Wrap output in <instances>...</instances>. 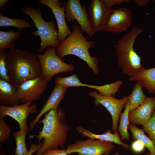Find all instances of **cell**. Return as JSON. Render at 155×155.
<instances>
[{"label":"cell","instance_id":"obj_1","mask_svg":"<svg viewBox=\"0 0 155 155\" xmlns=\"http://www.w3.org/2000/svg\"><path fill=\"white\" fill-rule=\"evenodd\" d=\"M65 114L64 110L59 107L49 111L43 119L38 122L43 124L42 130L39 131L38 134L31 135L29 137L30 138L35 137L39 143L42 140V145L36 155H42L49 149L64 147L69 130L65 120Z\"/></svg>","mask_w":155,"mask_h":155},{"label":"cell","instance_id":"obj_2","mask_svg":"<svg viewBox=\"0 0 155 155\" xmlns=\"http://www.w3.org/2000/svg\"><path fill=\"white\" fill-rule=\"evenodd\" d=\"M6 62L10 82L16 88L25 81L41 76L40 62L36 54L30 51L9 49Z\"/></svg>","mask_w":155,"mask_h":155},{"label":"cell","instance_id":"obj_3","mask_svg":"<svg viewBox=\"0 0 155 155\" xmlns=\"http://www.w3.org/2000/svg\"><path fill=\"white\" fill-rule=\"evenodd\" d=\"M71 34L57 47L55 48L58 56L63 60L65 56L70 55L78 57L87 64L94 75L99 71V62L96 57L90 55L89 49L96 44L94 41H88V37L83 34L80 27L78 24L74 25Z\"/></svg>","mask_w":155,"mask_h":155},{"label":"cell","instance_id":"obj_4","mask_svg":"<svg viewBox=\"0 0 155 155\" xmlns=\"http://www.w3.org/2000/svg\"><path fill=\"white\" fill-rule=\"evenodd\" d=\"M143 29L134 26L115 45L118 65L123 73L130 77L143 69L140 57L133 49L135 42Z\"/></svg>","mask_w":155,"mask_h":155},{"label":"cell","instance_id":"obj_5","mask_svg":"<svg viewBox=\"0 0 155 155\" xmlns=\"http://www.w3.org/2000/svg\"><path fill=\"white\" fill-rule=\"evenodd\" d=\"M22 11L32 20L37 29L36 31L32 32V35L39 36L41 42L38 51L43 53L48 47L56 48L61 44L58 38V31L56 28L55 21L48 22L43 19L41 12L38 8L35 9L31 6H24Z\"/></svg>","mask_w":155,"mask_h":155},{"label":"cell","instance_id":"obj_6","mask_svg":"<svg viewBox=\"0 0 155 155\" xmlns=\"http://www.w3.org/2000/svg\"><path fill=\"white\" fill-rule=\"evenodd\" d=\"M36 55L41 66V76L48 82L59 73L70 72L73 70L74 66L64 62L57 56L55 48L48 47L43 54Z\"/></svg>","mask_w":155,"mask_h":155},{"label":"cell","instance_id":"obj_7","mask_svg":"<svg viewBox=\"0 0 155 155\" xmlns=\"http://www.w3.org/2000/svg\"><path fill=\"white\" fill-rule=\"evenodd\" d=\"M113 143L90 139L80 140L67 146L66 152L68 154L74 153H77L78 155L109 154L115 147Z\"/></svg>","mask_w":155,"mask_h":155},{"label":"cell","instance_id":"obj_8","mask_svg":"<svg viewBox=\"0 0 155 155\" xmlns=\"http://www.w3.org/2000/svg\"><path fill=\"white\" fill-rule=\"evenodd\" d=\"M65 7V19L68 22L76 20L82 32H86L90 37L94 35L85 6L82 5L79 0H68L63 1Z\"/></svg>","mask_w":155,"mask_h":155},{"label":"cell","instance_id":"obj_9","mask_svg":"<svg viewBox=\"0 0 155 155\" xmlns=\"http://www.w3.org/2000/svg\"><path fill=\"white\" fill-rule=\"evenodd\" d=\"M91 96L95 99L96 105L99 104L104 106L111 114L112 120V130L114 133L117 131L118 123L121 112L128 101V96L118 99L114 96H103L99 94L96 91L88 93Z\"/></svg>","mask_w":155,"mask_h":155},{"label":"cell","instance_id":"obj_10","mask_svg":"<svg viewBox=\"0 0 155 155\" xmlns=\"http://www.w3.org/2000/svg\"><path fill=\"white\" fill-rule=\"evenodd\" d=\"M47 82L41 76L23 82L17 88L20 102L25 103L39 100L45 91Z\"/></svg>","mask_w":155,"mask_h":155},{"label":"cell","instance_id":"obj_11","mask_svg":"<svg viewBox=\"0 0 155 155\" xmlns=\"http://www.w3.org/2000/svg\"><path fill=\"white\" fill-rule=\"evenodd\" d=\"M32 101H29L21 105L13 106L0 105V119H3L6 116L13 118L17 122L20 129H25L29 131L27 124V119L30 114L36 113L37 105Z\"/></svg>","mask_w":155,"mask_h":155},{"label":"cell","instance_id":"obj_12","mask_svg":"<svg viewBox=\"0 0 155 155\" xmlns=\"http://www.w3.org/2000/svg\"><path fill=\"white\" fill-rule=\"evenodd\" d=\"M89 18L95 32L103 30L113 11L103 0H92L88 8Z\"/></svg>","mask_w":155,"mask_h":155},{"label":"cell","instance_id":"obj_13","mask_svg":"<svg viewBox=\"0 0 155 155\" xmlns=\"http://www.w3.org/2000/svg\"><path fill=\"white\" fill-rule=\"evenodd\" d=\"M132 20L131 12L128 9L121 7L113 10L103 30L116 33L124 31L130 27Z\"/></svg>","mask_w":155,"mask_h":155},{"label":"cell","instance_id":"obj_14","mask_svg":"<svg viewBox=\"0 0 155 155\" xmlns=\"http://www.w3.org/2000/svg\"><path fill=\"white\" fill-rule=\"evenodd\" d=\"M39 2L48 6L53 13L58 26L59 39L61 43L72 32L66 22L65 7L63 1L60 2L58 0H39Z\"/></svg>","mask_w":155,"mask_h":155},{"label":"cell","instance_id":"obj_15","mask_svg":"<svg viewBox=\"0 0 155 155\" xmlns=\"http://www.w3.org/2000/svg\"><path fill=\"white\" fill-rule=\"evenodd\" d=\"M67 88L59 84H56L49 98L46 100L38 114L30 123L29 131H31L36 124L45 113L52 110H55L59 104L65 94Z\"/></svg>","mask_w":155,"mask_h":155},{"label":"cell","instance_id":"obj_16","mask_svg":"<svg viewBox=\"0 0 155 155\" xmlns=\"http://www.w3.org/2000/svg\"><path fill=\"white\" fill-rule=\"evenodd\" d=\"M155 109V97H147L144 102L129 113V122L143 125L150 119Z\"/></svg>","mask_w":155,"mask_h":155},{"label":"cell","instance_id":"obj_17","mask_svg":"<svg viewBox=\"0 0 155 155\" xmlns=\"http://www.w3.org/2000/svg\"><path fill=\"white\" fill-rule=\"evenodd\" d=\"M17 88L10 82L0 79V103L1 105L13 106L20 102Z\"/></svg>","mask_w":155,"mask_h":155},{"label":"cell","instance_id":"obj_18","mask_svg":"<svg viewBox=\"0 0 155 155\" xmlns=\"http://www.w3.org/2000/svg\"><path fill=\"white\" fill-rule=\"evenodd\" d=\"M130 81L138 82L145 87L149 93L155 94V67L148 69L144 68L129 78Z\"/></svg>","mask_w":155,"mask_h":155},{"label":"cell","instance_id":"obj_19","mask_svg":"<svg viewBox=\"0 0 155 155\" xmlns=\"http://www.w3.org/2000/svg\"><path fill=\"white\" fill-rule=\"evenodd\" d=\"M76 129L79 133L84 136L88 138L89 139L115 143L123 146L126 149L129 150V145L123 143L121 141L118 131L112 133H111V130L109 129L104 134H97L92 133L81 126H78Z\"/></svg>","mask_w":155,"mask_h":155},{"label":"cell","instance_id":"obj_20","mask_svg":"<svg viewBox=\"0 0 155 155\" xmlns=\"http://www.w3.org/2000/svg\"><path fill=\"white\" fill-rule=\"evenodd\" d=\"M128 128L131 133L132 138L140 142L148 149L149 152L146 155H155V144L145 135L143 129H139L134 124L130 123L128 125Z\"/></svg>","mask_w":155,"mask_h":155},{"label":"cell","instance_id":"obj_21","mask_svg":"<svg viewBox=\"0 0 155 155\" xmlns=\"http://www.w3.org/2000/svg\"><path fill=\"white\" fill-rule=\"evenodd\" d=\"M22 32L18 30L14 32L9 30L6 32L0 31V50L14 49L16 45L14 40H18L20 39Z\"/></svg>","mask_w":155,"mask_h":155},{"label":"cell","instance_id":"obj_22","mask_svg":"<svg viewBox=\"0 0 155 155\" xmlns=\"http://www.w3.org/2000/svg\"><path fill=\"white\" fill-rule=\"evenodd\" d=\"M142 86L138 82L134 85L131 94L128 96L129 113L143 103L147 97L144 93Z\"/></svg>","mask_w":155,"mask_h":155},{"label":"cell","instance_id":"obj_23","mask_svg":"<svg viewBox=\"0 0 155 155\" xmlns=\"http://www.w3.org/2000/svg\"><path fill=\"white\" fill-rule=\"evenodd\" d=\"M28 130L26 129H20L13 133L15 141L16 147L14 155H26L28 150L26 144V137Z\"/></svg>","mask_w":155,"mask_h":155},{"label":"cell","instance_id":"obj_24","mask_svg":"<svg viewBox=\"0 0 155 155\" xmlns=\"http://www.w3.org/2000/svg\"><path fill=\"white\" fill-rule=\"evenodd\" d=\"M121 81L118 80L109 84L102 86L89 85L86 84V87L96 90L98 94L103 96H114L123 84Z\"/></svg>","mask_w":155,"mask_h":155},{"label":"cell","instance_id":"obj_25","mask_svg":"<svg viewBox=\"0 0 155 155\" xmlns=\"http://www.w3.org/2000/svg\"><path fill=\"white\" fill-rule=\"evenodd\" d=\"M129 113L128 101L126 103L123 112L121 114L118 131L121 136V139L128 140L129 134L128 132V126L129 124Z\"/></svg>","mask_w":155,"mask_h":155},{"label":"cell","instance_id":"obj_26","mask_svg":"<svg viewBox=\"0 0 155 155\" xmlns=\"http://www.w3.org/2000/svg\"><path fill=\"white\" fill-rule=\"evenodd\" d=\"M12 26L22 31L23 29L30 28L32 25L24 19L10 18L0 14V26Z\"/></svg>","mask_w":155,"mask_h":155},{"label":"cell","instance_id":"obj_27","mask_svg":"<svg viewBox=\"0 0 155 155\" xmlns=\"http://www.w3.org/2000/svg\"><path fill=\"white\" fill-rule=\"evenodd\" d=\"M55 83L59 84L63 87L67 88L71 87L84 86V84L79 79L78 76L74 74L67 77H62L58 76L55 78Z\"/></svg>","mask_w":155,"mask_h":155},{"label":"cell","instance_id":"obj_28","mask_svg":"<svg viewBox=\"0 0 155 155\" xmlns=\"http://www.w3.org/2000/svg\"><path fill=\"white\" fill-rule=\"evenodd\" d=\"M6 53L5 50H0V79L10 82L6 62Z\"/></svg>","mask_w":155,"mask_h":155},{"label":"cell","instance_id":"obj_29","mask_svg":"<svg viewBox=\"0 0 155 155\" xmlns=\"http://www.w3.org/2000/svg\"><path fill=\"white\" fill-rule=\"evenodd\" d=\"M11 131L9 126L4 121L3 119H0V142H3L9 137Z\"/></svg>","mask_w":155,"mask_h":155},{"label":"cell","instance_id":"obj_30","mask_svg":"<svg viewBox=\"0 0 155 155\" xmlns=\"http://www.w3.org/2000/svg\"><path fill=\"white\" fill-rule=\"evenodd\" d=\"M142 129L148 135L155 132V109L151 118L143 125Z\"/></svg>","mask_w":155,"mask_h":155},{"label":"cell","instance_id":"obj_31","mask_svg":"<svg viewBox=\"0 0 155 155\" xmlns=\"http://www.w3.org/2000/svg\"><path fill=\"white\" fill-rule=\"evenodd\" d=\"M144 145L140 141L136 140L132 143L131 146L132 150L136 153H140L143 152L145 149Z\"/></svg>","mask_w":155,"mask_h":155},{"label":"cell","instance_id":"obj_32","mask_svg":"<svg viewBox=\"0 0 155 155\" xmlns=\"http://www.w3.org/2000/svg\"><path fill=\"white\" fill-rule=\"evenodd\" d=\"M66 149L60 150L57 148L51 149L47 150L42 155H67Z\"/></svg>","mask_w":155,"mask_h":155},{"label":"cell","instance_id":"obj_33","mask_svg":"<svg viewBox=\"0 0 155 155\" xmlns=\"http://www.w3.org/2000/svg\"><path fill=\"white\" fill-rule=\"evenodd\" d=\"M104 2L109 6L112 7L114 5H120L124 3H129V0H103Z\"/></svg>","mask_w":155,"mask_h":155},{"label":"cell","instance_id":"obj_34","mask_svg":"<svg viewBox=\"0 0 155 155\" xmlns=\"http://www.w3.org/2000/svg\"><path fill=\"white\" fill-rule=\"evenodd\" d=\"M42 145V142H41L38 144H33L31 143L30 149L28 150V152L26 155H32L33 153L38 150Z\"/></svg>","mask_w":155,"mask_h":155},{"label":"cell","instance_id":"obj_35","mask_svg":"<svg viewBox=\"0 0 155 155\" xmlns=\"http://www.w3.org/2000/svg\"><path fill=\"white\" fill-rule=\"evenodd\" d=\"M134 2L138 6L143 7L147 4L149 2L148 0H134Z\"/></svg>","mask_w":155,"mask_h":155},{"label":"cell","instance_id":"obj_36","mask_svg":"<svg viewBox=\"0 0 155 155\" xmlns=\"http://www.w3.org/2000/svg\"><path fill=\"white\" fill-rule=\"evenodd\" d=\"M10 1L9 0H0V12L1 13V11L2 7L5 5L7 2Z\"/></svg>","mask_w":155,"mask_h":155},{"label":"cell","instance_id":"obj_37","mask_svg":"<svg viewBox=\"0 0 155 155\" xmlns=\"http://www.w3.org/2000/svg\"><path fill=\"white\" fill-rule=\"evenodd\" d=\"M148 135L149 137L152 140L155 144V132L151 133Z\"/></svg>","mask_w":155,"mask_h":155},{"label":"cell","instance_id":"obj_38","mask_svg":"<svg viewBox=\"0 0 155 155\" xmlns=\"http://www.w3.org/2000/svg\"><path fill=\"white\" fill-rule=\"evenodd\" d=\"M0 155H5V154L3 153H0Z\"/></svg>","mask_w":155,"mask_h":155},{"label":"cell","instance_id":"obj_39","mask_svg":"<svg viewBox=\"0 0 155 155\" xmlns=\"http://www.w3.org/2000/svg\"><path fill=\"white\" fill-rule=\"evenodd\" d=\"M114 155H119V154L118 153L116 152L114 154Z\"/></svg>","mask_w":155,"mask_h":155},{"label":"cell","instance_id":"obj_40","mask_svg":"<svg viewBox=\"0 0 155 155\" xmlns=\"http://www.w3.org/2000/svg\"><path fill=\"white\" fill-rule=\"evenodd\" d=\"M104 155H109V154H104Z\"/></svg>","mask_w":155,"mask_h":155},{"label":"cell","instance_id":"obj_41","mask_svg":"<svg viewBox=\"0 0 155 155\" xmlns=\"http://www.w3.org/2000/svg\"><path fill=\"white\" fill-rule=\"evenodd\" d=\"M154 97H155V96H154Z\"/></svg>","mask_w":155,"mask_h":155}]
</instances>
